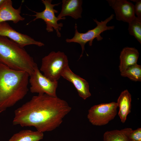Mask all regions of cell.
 Returning a JSON list of instances; mask_svg holds the SVG:
<instances>
[{
	"instance_id": "obj_1",
	"label": "cell",
	"mask_w": 141,
	"mask_h": 141,
	"mask_svg": "<svg viewBox=\"0 0 141 141\" xmlns=\"http://www.w3.org/2000/svg\"><path fill=\"white\" fill-rule=\"evenodd\" d=\"M71 109L66 101L57 96L38 94L15 110L13 124L33 126L43 133L50 131L60 126Z\"/></svg>"
},
{
	"instance_id": "obj_2",
	"label": "cell",
	"mask_w": 141,
	"mask_h": 141,
	"mask_svg": "<svg viewBox=\"0 0 141 141\" xmlns=\"http://www.w3.org/2000/svg\"><path fill=\"white\" fill-rule=\"evenodd\" d=\"M30 75L0 63V113L22 99L28 91Z\"/></svg>"
},
{
	"instance_id": "obj_3",
	"label": "cell",
	"mask_w": 141,
	"mask_h": 141,
	"mask_svg": "<svg viewBox=\"0 0 141 141\" xmlns=\"http://www.w3.org/2000/svg\"><path fill=\"white\" fill-rule=\"evenodd\" d=\"M0 63L15 70L25 71L30 76L37 64L24 48L8 38L0 36Z\"/></svg>"
},
{
	"instance_id": "obj_4",
	"label": "cell",
	"mask_w": 141,
	"mask_h": 141,
	"mask_svg": "<svg viewBox=\"0 0 141 141\" xmlns=\"http://www.w3.org/2000/svg\"><path fill=\"white\" fill-rule=\"evenodd\" d=\"M69 66L67 55L63 52L52 51L43 57L40 70L52 81H58L64 69Z\"/></svg>"
},
{
	"instance_id": "obj_5",
	"label": "cell",
	"mask_w": 141,
	"mask_h": 141,
	"mask_svg": "<svg viewBox=\"0 0 141 141\" xmlns=\"http://www.w3.org/2000/svg\"><path fill=\"white\" fill-rule=\"evenodd\" d=\"M114 16V14H112L104 21H98L96 19H93V21L96 24L97 26L93 29L89 30L84 33L78 32L77 24H75L74 36L71 39L67 38L66 41L67 43L74 42L80 44L82 51L79 59L83 56L85 50V46L87 42H89V45L91 46L94 39H96L98 41H101L103 39V38L101 36L102 33L105 31L114 29V26H108L107 25V24L113 18Z\"/></svg>"
},
{
	"instance_id": "obj_6",
	"label": "cell",
	"mask_w": 141,
	"mask_h": 141,
	"mask_svg": "<svg viewBox=\"0 0 141 141\" xmlns=\"http://www.w3.org/2000/svg\"><path fill=\"white\" fill-rule=\"evenodd\" d=\"M117 103L112 102L95 105L88 110L87 118L93 125H105L113 119L117 114Z\"/></svg>"
},
{
	"instance_id": "obj_7",
	"label": "cell",
	"mask_w": 141,
	"mask_h": 141,
	"mask_svg": "<svg viewBox=\"0 0 141 141\" xmlns=\"http://www.w3.org/2000/svg\"><path fill=\"white\" fill-rule=\"evenodd\" d=\"M41 1L44 5V9L43 11L39 12L32 10L36 14L31 16H34L35 18L31 22L35 21L38 19L43 20L46 24V29L48 32H52L54 29L56 32L57 37H60L61 35L60 31L63 26V24L62 23H58V21L61 20H64L66 17L58 18L56 17L55 14L58 13V11L54 8L55 6L58 5L60 3L52 4L51 3L52 0H42Z\"/></svg>"
},
{
	"instance_id": "obj_8",
	"label": "cell",
	"mask_w": 141,
	"mask_h": 141,
	"mask_svg": "<svg viewBox=\"0 0 141 141\" xmlns=\"http://www.w3.org/2000/svg\"><path fill=\"white\" fill-rule=\"evenodd\" d=\"M29 83L30 92L38 94H45L52 97H57L56 90L58 81H53L42 74L37 66L33 73L30 76Z\"/></svg>"
},
{
	"instance_id": "obj_9",
	"label": "cell",
	"mask_w": 141,
	"mask_h": 141,
	"mask_svg": "<svg viewBox=\"0 0 141 141\" xmlns=\"http://www.w3.org/2000/svg\"><path fill=\"white\" fill-rule=\"evenodd\" d=\"M0 36L8 38L22 48L31 45L39 47L44 45L42 42L36 40L27 35L17 32L6 22L0 23Z\"/></svg>"
},
{
	"instance_id": "obj_10",
	"label": "cell",
	"mask_w": 141,
	"mask_h": 141,
	"mask_svg": "<svg viewBox=\"0 0 141 141\" xmlns=\"http://www.w3.org/2000/svg\"><path fill=\"white\" fill-rule=\"evenodd\" d=\"M109 5L114 10L116 19L129 23L136 16L134 5L126 0H107Z\"/></svg>"
},
{
	"instance_id": "obj_11",
	"label": "cell",
	"mask_w": 141,
	"mask_h": 141,
	"mask_svg": "<svg viewBox=\"0 0 141 141\" xmlns=\"http://www.w3.org/2000/svg\"><path fill=\"white\" fill-rule=\"evenodd\" d=\"M61 77L73 84L79 96L83 99L85 100L91 96L88 82L74 73L69 66L64 69L61 74Z\"/></svg>"
},
{
	"instance_id": "obj_12",
	"label": "cell",
	"mask_w": 141,
	"mask_h": 141,
	"mask_svg": "<svg viewBox=\"0 0 141 141\" xmlns=\"http://www.w3.org/2000/svg\"><path fill=\"white\" fill-rule=\"evenodd\" d=\"M21 5L17 9L13 6L11 0H5L0 6V23L7 21H11L15 24L25 20V18L20 15Z\"/></svg>"
},
{
	"instance_id": "obj_13",
	"label": "cell",
	"mask_w": 141,
	"mask_h": 141,
	"mask_svg": "<svg viewBox=\"0 0 141 141\" xmlns=\"http://www.w3.org/2000/svg\"><path fill=\"white\" fill-rule=\"evenodd\" d=\"M62 3L61 11L57 17L69 16L75 19L81 18L82 0H62Z\"/></svg>"
},
{
	"instance_id": "obj_14",
	"label": "cell",
	"mask_w": 141,
	"mask_h": 141,
	"mask_svg": "<svg viewBox=\"0 0 141 141\" xmlns=\"http://www.w3.org/2000/svg\"><path fill=\"white\" fill-rule=\"evenodd\" d=\"M139 55L138 50L134 48L126 47L121 51L119 69L121 72L128 67L137 64Z\"/></svg>"
},
{
	"instance_id": "obj_15",
	"label": "cell",
	"mask_w": 141,
	"mask_h": 141,
	"mask_svg": "<svg viewBox=\"0 0 141 141\" xmlns=\"http://www.w3.org/2000/svg\"><path fill=\"white\" fill-rule=\"evenodd\" d=\"M131 95L127 90L122 91L119 96L117 104L119 109L118 115L121 122L124 123L128 115L131 112Z\"/></svg>"
},
{
	"instance_id": "obj_16",
	"label": "cell",
	"mask_w": 141,
	"mask_h": 141,
	"mask_svg": "<svg viewBox=\"0 0 141 141\" xmlns=\"http://www.w3.org/2000/svg\"><path fill=\"white\" fill-rule=\"evenodd\" d=\"M44 136L43 133L37 131L23 130L14 134L8 141H39Z\"/></svg>"
},
{
	"instance_id": "obj_17",
	"label": "cell",
	"mask_w": 141,
	"mask_h": 141,
	"mask_svg": "<svg viewBox=\"0 0 141 141\" xmlns=\"http://www.w3.org/2000/svg\"><path fill=\"white\" fill-rule=\"evenodd\" d=\"M132 130L131 128H126L107 131L103 134V141H130L129 135Z\"/></svg>"
},
{
	"instance_id": "obj_18",
	"label": "cell",
	"mask_w": 141,
	"mask_h": 141,
	"mask_svg": "<svg viewBox=\"0 0 141 141\" xmlns=\"http://www.w3.org/2000/svg\"><path fill=\"white\" fill-rule=\"evenodd\" d=\"M121 75L135 81H141V66L137 64L130 66L120 72Z\"/></svg>"
},
{
	"instance_id": "obj_19",
	"label": "cell",
	"mask_w": 141,
	"mask_h": 141,
	"mask_svg": "<svg viewBox=\"0 0 141 141\" xmlns=\"http://www.w3.org/2000/svg\"><path fill=\"white\" fill-rule=\"evenodd\" d=\"M128 24L129 34L133 36L141 44V19L135 16Z\"/></svg>"
},
{
	"instance_id": "obj_20",
	"label": "cell",
	"mask_w": 141,
	"mask_h": 141,
	"mask_svg": "<svg viewBox=\"0 0 141 141\" xmlns=\"http://www.w3.org/2000/svg\"><path fill=\"white\" fill-rule=\"evenodd\" d=\"M130 140L141 141V128L132 130L129 135Z\"/></svg>"
},
{
	"instance_id": "obj_21",
	"label": "cell",
	"mask_w": 141,
	"mask_h": 141,
	"mask_svg": "<svg viewBox=\"0 0 141 141\" xmlns=\"http://www.w3.org/2000/svg\"><path fill=\"white\" fill-rule=\"evenodd\" d=\"M135 3L134 5V10L135 14L137 17L141 19V0H131Z\"/></svg>"
},
{
	"instance_id": "obj_22",
	"label": "cell",
	"mask_w": 141,
	"mask_h": 141,
	"mask_svg": "<svg viewBox=\"0 0 141 141\" xmlns=\"http://www.w3.org/2000/svg\"><path fill=\"white\" fill-rule=\"evenodd\" d=\"M5 0H0V6L4 2Z\"/></svg>"
},
{
	"instance_id": "obj_23",
	"label": "cell",
	"mask_w": 141,
	"mask_h": 141,
	"mask_svg": "<svg viewBox=\"0 0 141 141\" xmlns=\"http://www.w3.org/2000/svg\"><path fill=\"white\" fill-rule=\"evenodd\" d=\"M130 141H136L133 140H130Z\"/></svg>"
}]
</instances>
